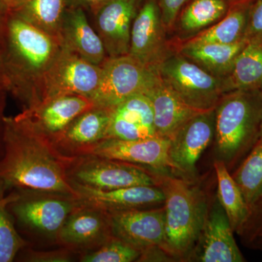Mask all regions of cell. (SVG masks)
Listing matches in <instances>:
<instances>
[{"mask_svg": "<svg viewBox=\"0 0 262 262\" xmlns=\"http://www.w3.org/2000/svg\"><path fill=\"white\" fill-rule=\"evenodd\" d=\"M250 3L231 5L221 20L186 42L233 44L244 38L247 27Z\"/></svg>", "mask_w": 262, "mask_h": 262, "instance_id": "27", "label": "cell"}, {"mask_svg": "<svg viewBox=\"0 0 262 262\" xmlns=\"http://www.w3.org/2000/svg\"><path fill=\"white\" fill-rule=\"evenodd\" d=\"M156 136L152 106L145 94L134 95L112 108L107 139L138 140Z\"/></svg>", "mask_w": 262, "mask_h": 262, "instance_id": "20", "label": "cell"}, {"mask_svg": "<svg viewBox=\"0 0 262 262\" xmlns=\"http://www.w3.org/2000/svg\"><path fill=\"white\" fill-rule=\"evenodd\" d=\"M189 1L190 0H158L162 20L167 32L173 28L179 13Z\"/></svg>", "mask_w": 262, "mask_h": 262, "instance_id": "33", "label": "cell"}, {"mask_svg": "<svg viewBox=\"0 0 262 262\" xmlns=\"http://www.w3.org/2000/svg\"><path fill=\"white\" fill-rule=\"evenodd\" d=\"M144 94L151 103L155 131L157 136L160 137L169 139L187 120L205 112L193 108L184 102L162 80L160 75L156 82Z\"/></svg>", "mask_w": 262, "mask_h": 262, "instance_id": "22", "label": "cell"}, {"mask_svg": "<svg viewBox=\"0 0 262 262\" xmlns=\"http://www.w3.org/2000/svg\"><path fill=\"white\" fill-rule=\"evenodd\" d=\"M162 80L192 107L214 110L223 96L222 79L212 75L179 53L169 54L158 67Z\"/></svg>", "mask_w": 262, "mask_h": 262, "instance_id": "7", "label": "cell"}, {"mask_svg": "<svg viewBox=\"0 0 262 262\" xmlns=\"http://www.w3.org/2000/svg\"><path fill=\"white\" fill-rule=\"evenodd\" d=\"M258 139H262V121L261 124V128H260L259 138Z\"/></svg>", "mask_w": 262, "mask_h": 262, "instance_id": "41", "label": "cell"}, {"mask_svg": "<svg viewBox=\"0 0 262 262\" xmlns=\"http://www.w3.org/2000/svg\"><path fill=\"white\" fill-rule=\"evenodd\" d=\"M22 250L24 251L23 261L30 262H69L73 259L75 251L69 248H60L52 251H37V250Z\"/></svg>", "mask_w": 262, "mask_h": 262, "instance_id": "32", "label": "cell"}, {"mask_svg": "<svg viewBox=\"0 0 262 262\" xmlns=\"http://www.w3.org/2000/svg\"><path fill=\"white\" fill-rule=\"evenodd\" d=\"M101 74V66L86 61L62 46L43 77L39 103L68 95L85 96L92 100L99 84Z\"/></svg>", "mask_w": 262, "mask_h": 262, "instance_id": "9", "label": "cell"}, {"mask_svg": "<svg viewBox=\"0 0 262 262\" xmlns=\"http://www.w3.org/2000/svg\"><path fill=\"white\" fill-rule=\"evenodd\" d=\"M169 139L154 136L138 140L103 139L80 155H91L126 162L158 173H178L169 156ZM78 155V156H80Z\"/></svg>", "mask_w": 262, "mask_h": 262, "instance_id": "10", "label": "cell"}, {"mask_svg": "<svg viewBox=\"0 0 262 262\" xmlns=\"http://www.w3.org/2000/svg\"><path fill=\"white\" fill-rule=\"evenodd\" d=\"M7 12L2 11V10L0 9V29L2 28V26H3V21H4L5 14H6Z\"/></svg>", "mask_w": 262, "mask_h": 262, "instance_id": "40", "label": "cell"}, {"mask_svg": "<svg viewBox=\"0 0 262 262\" xmlns=\"http://www.w3.org/2000/svg\"><path fill=\"white\" fill-rule=\"evenodd\" d=\"M244 37L248 40L262 39V0H256L251 6L250 5Z\"/></svg>", "mask_w": 262, "mask_h": 262, "instance_id": "34", "label": "cell"}, {"mask_svg": "<svg viewBox=\"0 0 262 262\" xmlns=\"http://www.w3.org/2000/svg\"><path fill=\"white\" fill-rule=\"evenodd\" d=\"M232 176L250 211L262 196V139H258Z\"/></svg>", "mask_w": 262, "mask_h": 262, "instance_id": "29", "label": "cell"}, {"mask_svg": "<svg viewBox=\"0 0 262 262\" xmlns=\"http://www.w3.org/2000/svg\"><path fill=\"white\" fill-rule=\"evenodd\" d=\"M96 106L85 96L68 95L51 98L19 114L39 134L52 141L76 117Z\"/></svg>", "mask_w": 262, "mask_h": 262, "instance_id": "15", "label": "cell"}, {"mask_svg": "<svg viewBox=\"0 0 262 262\" xmlns=\"http://www.w3.org/2000/svg\"><path fill=\"white\" fill-rule=\"evenodd\" d=\"M65 10L66 0H24L10 11L60 41V26Z\"/></svg>", "mask_w": 262, "mask_h": 262, "instance_id": "28", "label": "cell"}, {"mask_svg": "<svg viewBox=\"0 0 262 262\" xmlns=\"http://www.w3.org/2000/svg\"><path fill=\"white\" fill-rule=\"evenodd\" d=\"M0 88L6 91V81H5L4 69H3L1 56H0Z\"/></svg>", "mask_w": 262, "mask_h": 262, "instance_id": "38", "label": "cell"}, {"mask_svg": "<svg viewBox=\"0 0 262 262\" xmlns=\"http://www.w3.org/2000/svg\"><path fill=\"white\" fill-rule=\"evenodd\" d=\"M141 250L116 237H110L100 247L86 252L80 258L82 262L138 261Z\"/></svg>", "mask_w": 262, "mask_h": 262, "instance_id": "31", "label": "cell"}, {"mask_svg": "<svg viewBox=\"0 0 262 262\" xmlns=\"http://www.w3.org/2000/svg\"><path fill=\"white\" fill-rule=\"evenodd\" d=\"M141 0H110L95 13L96 31L108 58L128 54L130 33Z\"/></svg>", "mask_w": 262, "mask_h": 262, "instance_id": "18", "label": "cell"}, {"mask_svg": "<svg viewBox=\"0 0 262 262\" xmlns=\"http://www.w3.org/2000/svg\"><path fill=\"white\" fill-rule=\"evenodd\" d=\"M229 8L226 0H190L177 18L179 34L190 39L223 18Z\"/></svg>", "mask_w": 262, "mask_h": 262, "instance_id": "25", "label": "cell"}, {"mask_svg": "<svg viewBox=\"0 0 262 262\" xmlns=\"http://www.w3.org/2000/svg\"><path fill=\"white\" fill-rule=\"evenodd\" d=\"M61 47L56 38L7 12L0 29V56L6 91L18 98L24 110L39 103L43 77Z\"/></svg>", "mask_w": 262, "mask_h": 262, "instance_id": "2", "label": "cell"}, {"mask_svg": "<svg viewBox=\"0 0 262 262\" xmlns=\"http://www.w3.org/2000/svg\"><path fill=\"white\" fill-rule=\"evenodd\" d=\"M107 213L114 237L132 245L141 250V253L153 248L163 250L165 241L164 205Z\"/></svg>", "mask_w": 262, "mask_h": 262, "instance_id": "12", "label": "cell"}, {"mask_svg": "<svg viewBox=\"0 0 262 262\" xmlns=\"http://www.w3.org/2000/svg\"><path fill=\"white\" fill-rule=\"evenodd\" d=\"M81 204L106 213L145 209L163 206L165 195L159 186H135L101 190L71 182Z\"/></svg>", "mask_w": 262, "mask_h": 262, "instance_id": "14", "label": "cell"}, {"mask_svg": "<svg viewBox=\"0 0 262 262\" xmlns=\"http://www.w3.org/2000/svg\"><path fill=\"white\" fill-rule=\"evenodd\" d=\"M159 77L158 68L125 55L108 58L101 65V78L92 101L97 106L114 108L138 94H144Z\"/></svg>", "mask_w": 262, "mask_h": 262, "instance_id": "8", "label": "cell"}, {"mask_svg": "<svg viewBox=\"0 0 262 262\" xmlns=\"http://www.w3.org/2000/svg\"><path fill=\"white\" fill-rule=\"evenodd\" d=\"M113 237L106 212L81 204L67 217L56 241L72 251H93Z\"/></svg>", "mask_w": 262, "mask_h": 262, "instance_id": "17", "label": "cell"}, {"mask_svg": "<svg viewBox=\"0 0 262 262\" xmlns=\"http://www.w3.org/2000/svg\"><path fill=\"white\" fill-rule=\"evenodd\" d=\"M160 173L134 164L91 155L71 157L67 167L71 182L101 190L159 186Z\"/></svg>", "mask_w": 262, "mask_h": 262, "instance_id": "6", "label": "cell"}, {"mask_svg": "<svg viewBox=\"0 0 262 262\" xmlns=\"http://www.w3.org/2000/svg\"><path fill=\"white\" fill-rule=\"evenodd\" d=\"M234 232L225 211L217 201L211 211L209 209L201 237L189 261H246L234 239Z\"/></svg>", "mask_w": 262, "mask_h": 262, "instance_id": "16", "label": "cell"}, {"mask_svg": "<svg viewBox=\"0 0 262 262\" xmlns=\"http://www.w3.org/2000/svg\"><path fill=\"white\" fill-rule=\"evenodd\" d=\"M112 108L95 106L76 117L60 135L51 141L65 156L82 154L107 139Z\"/></svg>", "mask_w": 262, "mask_h": 262, "instance_id": "19", "label": "cell"}, {"mask_svg": "<svg viewBox=\"0 0 262 262\" xmlns=\"http://www.w3.org/2000/svg\"><path fill=\"white\" fill-rule=\"evenodd\" d=\"M80 205L75 196L30 189H13L8 208L15 226L25 232L57 239L62 226Z\"/></svg>", "mask_w": 262, "mask_h": 262, "instance_id": "5", "label": "cell"}, {"mask_svg": "<svg viewBox=\"0 0 262 262\" xmlns=\"http://www.w3.org/2000/svg\"><path fill=\"white\" fill-rule=\"evenodd\" d=\"M256 91L227 93L215 108L217 158L223 160L228 169L243 161L259 138L262 94Z\"/></svg>", "mask_w": 262, "mask_h": 262, "instance_id": "4", "label": "cell"}, {"mask_svg": "<svg viewBox=\"0 0 262 262\" xmlns=\"http://www.w3.org/2000/svg\"><path fill=\"white\" fill-rule=\"evenodd\" d=\"M70 159L19 114L5 117L0 180L10 189L61 193L77 198L67 175Z\"/></svg>", "mask_w": 262, "mask_h": 262, "instance_id": "1", "label": "cell"}, {"mask_svg": "<svg viewBox=\"0 0 262 262\" xmlns=\"http://www.w3.org/2000/svg\"><path fill=\"white\" fill-rule=\"evenodd\" d=\"M248 41L244 37L238 42L228 45L185 42L180 46L178 53L212 75L222 79L228 75Z\"/></svg>", "mask_w": 262, "mask_h": 262, "instance_id": "23", "label": "cell"}, {"mask_svg": "<svg viewBox=\"0 0 262 262\" xmlns=\"http://www.w3.org/2000/svg\"><path fill=\"white\" fill-rule=\"evenodd\" d=\"M165 32L158 0H146L134 18L127 55L143 64L158 68L169 55Z\"/></svg>", "mask_w": 262, "mask_h": 262, "instance_id": "13", "label": "cell"}, {"mask_svg": "<svg viewBox=\"0 0 262 262\" xmlns=\"http://www.w3.org/2000/svg\"><path fill=\"white\" fill-rule=\"evenodd\" d=\"M262 84V39H251L236 58L228 75L222 78L224 94L257 89Z\"/></svg>", "mask_w": 262, "mask_h": 262, "instance_id": "24", "label": "cell"}, {"mask_svg": "<svg viewBox=\"0 0 262 262\" xmlns=\"http://www.w3.org/2000/svg\"><path fill=\"white\" fill-rule=\"evenodd\" d=\"M110 0H66V8L89 9L94 14Z\"/></svg>", "mask_w": 262, "mask_h": 262, "instance_id": "35", "label": "cell"}, {"mask_svg": "<svg viewBox=\"0 0 262 262\" xmlns=\"http://www.w3.org/2000/svg\"><path fill=\"white\" fill-rule=\"evenodd\" d=\"M59 39L63 47L94 64L101 66L108 58L101 37L90 24L82 8H66Z\"/></svg>", "mask_w": 262, "mask_h": 262, "instance_id": "21", "label": "cell"}, {"mask_svg": "<svg viewBox=\"0 0 262 262\" xmlns=\"http://www.w3.org/2000/svg\"><path fill=\"white\" fill-rule=\"evenodd\" d=\"M215 136V108L194 115L169 138V156L177 172L187 178Z\"/></svg>", "mask_w": 262, "mask_h": 262, "instance_id": "11", "label": "cell"}, {"mask_svg": "<svg viewBox=\"0 0 262 262\" xmlns=\"http://www.w3.org/2000/svg\"><path fill=\"white\" fill-rule=\"evenodd\" d=\"M24 0H0V5L6 11L13 10L20 5Z\"/></svg>", "mask_w": 262, "mask_h": 262, "instance_id": "37", "label": "cell"}, {"mask_svg": "<svg viewBox=\"0 0 262 262\" xmlns=\"http://www.w3.org/2000/svg\"><path fill=\"white\" fill-rule=\"evenodd\" d=\"M159 180L165 195L163 251L173 261H189L209 212L206 194L185 177L160 173Z\"/></svg>", "mask_w": 262, "mask_h": 262, "instance_id": "3", "label": "cell"}, {"mask_svg": "<svg viewBox=\"0 0 262 262\" xmlns=\"http://www.w3.org/2000/svg\"><path fill=\"white\" fill-rule=\"evenodd\" d=\"M4 89L0 88V158L3 153V134H4V120L5 115L3 114L4 112V97H3V92Z\"/></svg>", "mask_w": 262, "mask_h": 262, "instance_id": "36", "label": "cell"}, {"mask_svg": "<svg viewBox=\"0 0 262 262\" xmlns=\"http://www.w3.org/2000/svg\"><path fill=\"white\" fill-rule=\"evenodd\" d=\"M213 166L218 184V201L225 211L231 227L237 234L248 220L249 208L225 162L216 158Z\"/></svg>", "mask_w": 262, "mask_h": 262, "instance_id": "26", "label": "cell"}, {"mask_svg": "<svg viewBox=\"0 0 262 262\" xmlns=\"http://www.w3.org/2000/svg\"><path fill=\"white\" fill-rule=\"evenodd\" d=\"M10 189L0 180V262H11L28 243L17 229L8 208Z\"/></svg>", "mask_w": 262, "mask_h": 262, "instance_id": "30", "label": "cell"}, {"mask_svg": "<svg viewBox=\"0 0 262 262\" xmlns=\"http://www.w3.org/2000/svg\"><path fill=\"white\" fill-rule=\"evenodd\" d=\"M229 5H233L236 4H241V3H250L251 0H226Z\"/></svg>", "mask_w": 262, "mask_h": 262, "instance_id": "39", "label": "cell"}]
</instances>
